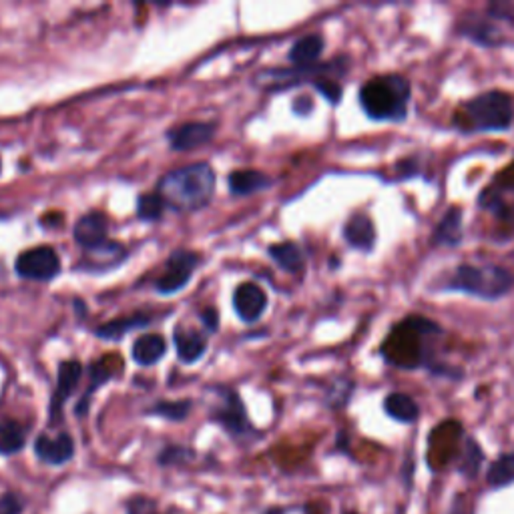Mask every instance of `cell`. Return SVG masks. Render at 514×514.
Wrapping results in <instances>:
<instances>
[{"label": "cell", "mask_w": 514, "mask_h": 514, "mask_svg": "<svg viewBox=\"0 0 514 514\" xmlns=\"http://www.w3.org/2000/svg\"><path fill=\"white\" fill-rule=\"evenodd\" d=\"M215 173L211 165L195 163L163 175L157 193L175 211H197L213 197Z\"/></svg>", "instance_id": "6da1fadb"}, {"label": "cell", "mask_w": 514, "mask_h": 514, "mask_svg": "<svg viewBox=\"0 0 514 514\" xmlns=\"http://www.w3.org/2000/svg\"><path fill=\"white\" fill-rule=\"evenodd\" d=\"M410 85L400 75L376 77L360 88V104L376 120H402L406 117Z\"/></svg>", "instance_id": "7a4b0ae2"}, {"label": "cell", "mask_w": 514, "mask_h": 514, "mask_svg": "<svg viewBox=\"0 0 514 514\" xmlns=\"http://www.w3.org/2000/svg\"><path fill=\"white\" fill-rule=\"evenodd\" d=\"M438 332V326L426 318H408L386 340L384 358L394 366L416 368L424 361L422 337Z\"/></svg>", "instance_id": "3957f363"}, {"label": "cell", "mask_w": 514, "mask_h": 514, "mask_svg": "<svg viewBox=\"0 0 514 514\" xmlns=\"http://www.w3.org/2000/svg\"><path fill=\"white\" fill-rule=\"evenodd\" d=\"M514 286V278L509 269L498 265H460L448 287L485 300H498L506 295Z\"/></svg>", "instance_id": "277c9868"}, {"label": "cell", "mask_w": 514, "mask_h": 514, "mask_svg": "<svg viewBox=\"0 0 514 514\" xmlns=\"http://www.w3.org/2000/svg\"><path fill=\"white\" fill-rule=\"evenodd\" d=\"M464 127L480 131H504L512 125L514 107L510 96L502 91H488L464 104Z\"/></svg>", "instance_id": "5b68a950"}, {"label": "cell", "mask_w": 514, "mask_h": 514, "mask_svg": "<svg viewBox=\"0 0 514 514\" xmlns=\"http://www.w3.org/2000/svg\"><path fill=\"white\" fill-rule=\"evenodd\" d=\"M14 268L24 279L51 281L61 273V257L56 255L53 247H32L16 257Z\"/></svg>", "instance_id": "8992f818"}, {"label": "cell", "mask_w": 514, "mask_h": 514, "mask_svg": "<svg viewBox=\"0 0 514 514\" xmlns=\"http://www.w3.org/2000/svg\"><path fill=\"white\" fill-rule=\"evenodd\" d=\"M199 261L201 257L195 252H185V249L173 252L167 260V271L155 281L157 292L163 295L179 292V289L189 284L193 269L197 268Z\"/></svg>", "instance_id": "52a82bcc"}, {"label": "cell", "mask_w": 514, "mask_h": 514, "mask_svg": "<svg viewBox=\"0 0 514 514\" xmlns=\"http://www.w3.org/2000/svg\"><path fill=\"white\" fill-rule=\"evenodd\" d=\"M213 135H215V123L193 120V123H185L171 128V131L167 133V139L171 143V149L175 151H191L211 141Z\"/></svg>", "instance_id": "ba28073f"}, {"label": "cell", "mask_w": 514, "mask_h": 514, "mask_svg": "<svg viewBox=\"0 0 514 514\" xmlns=\"http://www.w3.org/2000/svg\"><path fill=\"white\" fill-rule=\"evenodd\" d=\"M213 420L231 434H245L249 430L245 408L236 390H221V406L213 412Z\"/></svg>", "instance_id": "9c48e42d"}, {"label": "cell", "mask_w": 514, "mask_h": 514, "mask_svg": "<svg viewBox=\"0 0 514 514\" xmlns=\"http://www.w3.org/2000/svg\"><path fill=\"white\" fill-rule=\"evenodd\" d=\"M80 374H83V366H80V361H77V360L62 361V364L59 366V376H56V390H54L53 400H51V422L61 420L64 402L69 400L72 390L77 388V384L80 380Z\"/></svg>", "instance_id": "30bf717a"}, {"label": "cell", "mask_w": 514, "mask_h": 514, "mask_svg": "<svg viewBox=\"0 0 514 514\" xmlns=\"http://www.w3.org/2000/svg\"><path fill=\"white\" fill-rule=\"evenodd\" d=\"M268 305V295L263 294V289L255 284H241L233 292V308H236L237 316L252 324L261 318Z\"/></svg>", "instance_id": "8fae6325"}, {"label": "cell", "mask_w": 514, "mask_h": 514, "mask_svg": "<svg viewBox=\"0 0 514 514\" xmlns=\"http://www.w3.org/2000/svg\"><path fill=\"white\" fill-rule=\"evenodd\" d=\"M107 233H109V220L99 211H93V213H87L80 217L75 225V231H72V236H75V241L87 249H93V247H99L103 245L107 239Z\"/></svg>", "instance_id": "7c38bea8"}, {"label": "cell", "mask_w": 514, "mask_h": 514, "mask_svg": "<svg viewBox=\"0 0 514 514\" xmlns=\"http://www.w3.org/2000/svg\"><path fill=\"white\" fill-rule=\"evenodd\" d=\"M127 249L117 244V241H104L103 245L87 249L83 263L79 265L80 269L87 271H109L112 268H117L120 261H125Z\"/></svg>", "instance_id": "4fadbf2b"}, {"label": "cell", "mask_w": 514, "mask_h": 514, "mask_svg": "<svg viewBox=\"0 0 514 514\" xmlns=\"http://www.w3.org/2000/svg\"><path fill=\"white\" fill-rule=\"evenodd\" d=\"M35 452L46 464H64L75 454V442L69 434H59L56 438L38 436L35 442Z\"/></svg>", "instance_id": "5bb4252c"}, {"label": "cell", "mask_w": 514, "mask_h": 514, "mask_svg": "<svg viewBox=\"0 0 514 514\" xmlns=\"http://www.w3.org/2000/svg\"><path fill=\"white\" fill-rule=\"evenodd\" d=\"M344 237L353 249L360 252H372L376 244V228L374 221L366 213L352 215L348 223L344 225Z\"/></svg>", "instance_id": "9a60e30c"}, {"label": "cell", "mask_w": 514, "mask_h": 514, "mask_svg": "<svg viewBox=\"0 0 514 514\" xmlns=\"http://www.w3.org/2000/svg\"><path fill=\"white\" fill-rule=\"evenodd\" d=\"M175 348L179 353V360L185 364H195L197 360L203 358L207 350V337L203 334L195 332V329H175Z\"/></svg>", "instance_id": "2e32d148"}, {"label": "cell", "mask_w": 514, "mask_h": 514, "mask_svg": "<svg viewBox=\"0 0 514 514\" xmlns=\"http://www.w3.org/2000/svg\"><path fill=\"white\" fill-rule=\"evenodd\" d=\"M268 187H271V179L255 169H241V171H233L229 175V191L233 195H253V193Z\"/></svg>", "instance_id": "e0dca14e"}, {"label": "cell", "mask_w": 514, "mask_h": 514, "mask_svg": "<svg viewBox=\"0 0 514 514\" xmlns=\"http://www.w3.org/2000/svg\"><path fill=\"white\" fill-rule=\"evenodd\" d=\"M88 374H91V382H88V388L87 392L83 394V398H80L79 402V406H77V414L79 416H85L87 414V408L88 404H91V398H93V394L101 388L103 384H107L109 380H112L119 374V366L117 368H111L109 366V358L107 360H99V361H95V364L91 366V369H88Z\"/></svg>", "instance_id": "ac0fdd59"}, {"label": "cell", "mask_w": 514, "mask_h": 514, "mask_svg": "<svg viewBox=\"0 0 514 514\" xmlns=\"http://www.w3.org/2000/svg\"><path fill=\"white\" fill-rule=\"evenodd\" d=\"M462 239V211L458 207L448 209L434 231V245H458Z\"/></svg>", "instance_id": "d6986e66"}, {"label": "cell", "mask_w": 514, "mask_h": 514, "mask_svg": "<svg viewBox=\"0 0 514 514\" xmlns=\"http://www.w3.org/2000/svg\"><path fill=\"white\" fill-rule=\"evenodd\" d=\"M321 51H324V38L319 35L302 37L289 51V61L294 62V67H311L319 59Z\"/></svg>", "instance_id": "ffe728a7"}, {"label": "cell", "mask_w": 514, "mask_h": 514, "mask_svg": "<svg viewBox=\"0 0 514 514\" xmlns=\"http://www.w3.org/2000/svg\"><path fill=\"white\" fill-rule=\"evenodd\" d=\"M165 340L157 334L153 336H141L137 337L133 344V360L141 366H153L165 356Z\"/></svg>", "instance_id": "44dd1931"}, {"label": "cell", "mask_w": 514, "mask_h": 514, "mask_svg": "<svg viewBox=\"0 0 514 514\" xmlns=\"http://www.w3.org/2000/svg\"><path fill=\"white\" fill-rule=\"evenodd\" d=\"M149 321H151V318L145 316V313H135V316L112 319V321H109L107 326L96 327L95 334L103 337V340H120V337L128 332H133V329L149 326Z\"/></svg>", "instance_id": "7402d4cb"}, {"label": "cell", "mask_w": 514, "mask_h": 514, "mask_svg": "<svg viewBox=\"0 0 514 514\" xmlns=\"http://www.w3.org/2000/svg\"><path fill=\"white\" fill-rule=\"evenodd\" d=\"M384 410H386V414L394 418V420L406 422V424L414 422L416 418L420 416V408H418L416 402L410 396H406V394H400V392H394L390 394V396H386Z\"/></svg>", "instance_id": "603a6c76"}, {"label": "cell", "mask_w": 514, "mask_h": 514, "mask_svg": "<svg viewBox=\"0 0 514 514\" xmlns=\"http://www.w3.org/2000/svg\"><path fill=\"white\" fill-rule=\"evenodd\" d=\"M271 260L276 261L281 269H286L289 273H300L303 269V253L302 249L297 247L292 241H286V244H278L269 247Z\"/></svg>", "instance_id": "cb8c5ba5"}, {"label": "cell", "mask_w": 514, "mask_h": 514, "mask_svg": "<svg viewBox=\"0 0 514 514\" xmlns=\"http://www.w3.org/2000/svg\"><path fill=\"white\" fill-rule=\"evenodd\" d=\"M486 482L493 488H504L514 482V452H506L498 456L496 460L488 466Z\"/></svg>", "instance_id": "d4e9b609"}, {"label": "cell", "mask_w": 514, "mask_h": 514, "mask_svg": "<svg viewBox=\"0 0 514 514\" xmlns=\"http://www.w3.org/2000/svg\"><path fill=\"white\" fill-rule=\"evenodd\" d=\"M24 442H27V432L22 426L14 420L0 422V454L11 456L21 452Z\"/></svg>", "instance_id": "484cf974"}, {"label": "cell", "mask_w": 514, "mask_h": 514, "mask_svg": "<svg viewBox=\"0 0 514 514\" xmlns=\"http://www.w3.org/2000/svg\"><path fill=\"white\" fill-rule=\"evenodd\" d=\"M482 460H485V452H482V448L477 444V440L472 438L466 440L460 462H458V470H460V474L468 478H477Z\"/></svg>", "instance_id": "4316f807"}, {"label": "cell", "mask_w": 514, "mask_h": 514, "mask_svg": "<svg viewBox=\"0 0 514 514\" xmlns=\"http://www.w3.org/2000/svg\"><path fill=\"white\" fill-rule=\"evenodd\" d=\"M165 207L167 203L157 191L145 193V195H141L139 201H137V215H139V220L143 221H157L161 220V215H163Z\"/></svg>", "instance_id": "83f0119b"}, {"label": "cell", "mask_w": 514, "mask_h": 514, "mask_svg": "<svg viewBox=\"0 0 514 514\" xmlns=\"http://www.w3.org/2000/svg\"><path fill=\"white\" fill-rule=\"evenodd\" d=\"M191 412V402L189 400H177V402H159L157 406L151 408V414L163 416L167 420H185Z\"/></svg>", "instance_id": "f1b7e54d"}, {"label": "cell", "mask_w": 514, "mask_h": 514, "mask_svg": "<svg viewBox=\"0 0 514 514\" xmlns=\"http://www.w3.org/2000/svg\"><path fill=\"white\" fill-rule=\"evenodd\" d=\"M313 85H316L318 91L326 96L329 103H340L342 99V87L336 83V80H329V79H316L313 80Z\"/></svg>", "instance_id": "f546056e"}, {"label": "cell", "mask_w": 514, "mask_h": 514, "mask_svg": "<svg viewBox=\"0 0 514 514\" xmlns=\"http://www.w3.org/2000/svg\"><path fill=\"white\" fill-rule=\"evenodd\" d=\"M22 512V501L12 493H6L0 496V514H21Z\"/></svg>", "instance_id": "4dcf8cb0"}, {"label": "cell", "mask_w": 514, "mask_h": 514, "mask_svg": "<svg viewBox=\"0 0 514 514\" xmlns=\"http://www.w3.org/2000/svg\"><path fill=\"white\" fill-rule=\"evenodd\" d=\"M448 514H474V510H472V506L468 502V498L454 496L452 504H450Z\"/></svg>", "instance_id": "1f68e13d"}, {"label": "cell", "mask_w": 514, "mask_h": 514, "mask_svg": "<svg viewBox=\"0 0 514 514\" xmlns=\"http://www.w3.org/2000/svg\"><path fill=\"white\" fill-rule=\"evenodd\" d=\"M189 452L185 448H167L163 454L159 456V462L161 464H171V462H177V460H183L185 456H187Z\"/></svg>", "instance_id": "d6a6232c"}, {"label": "cell", "mask_w": 514, "mask_h": 514, "mask_svg": "<svg viewBox=\"0 0 514 514\" xmlns=\"http://www.w3.org/2000/svg\"><path fill=\"white\" fill-rule=\"evenodd\" d=\"M201 321H203L209 332H217V327H220V316H217V311L211 308L201 311Z\"/></svg>", "instance_id": "836d02e7"}, {"label": "cell", "mask_w": 514, "mask_h": 514, "mask_svg": "<svg viewBox=\"0 0 514 514\" xmlns=\"http://www.w3.org/2000/svg\"><path fill=\"white\" fill-rule=\"evenodd\" d=\"M345 514H358V512H345Z\"/></svg>", "instance_id": "e575fe53"}, {"label": "cell", "mask_w": 514, "mask_h": 514, "mask_svg": "<svg viewBox=\"0 0 514 514\" xmlns=\"http://www.w3.org/2000/svg\"><path fill=\"white\" fill-rule=\"evenodd\" d=\"M0 171H3V163H0Z\"/></svg>", "instance_id": "d590c367"}]
</instances>
